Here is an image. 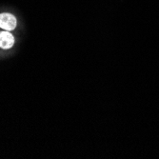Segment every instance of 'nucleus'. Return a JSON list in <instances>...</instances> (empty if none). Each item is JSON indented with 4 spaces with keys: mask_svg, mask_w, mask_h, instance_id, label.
<instances>
[{
    "mask_svg": "<svg viewBox=\"0 0 159 159\" xmlns=\"http://www.w3.org/2000/svg\"><path fill=\"white\" fill-rule=\"evenodd\" d=\"M16 27V18L8 12L0 13V28L6 31H12Z\"/></svg>",
    "mask_w": 159,
    "mask_h": 159,
    "instance_id": "nucleus-1",
    "label": "nucleus"
},
{
    "mask_svg": "<svg viewBox=\"0 0 159 159\" xmlns=\"http://www.w3.org/2000/svg\"><path fill=\"white\" fill-rule=\"evenodd\" d=\"M14 44V37L9 31L0 32V48L1 49H11Z\"/></svg>",
    "mask_w": 159,
    "mask_h": 159,
    "instance_id": "nucleus-2",
    "label": "nucleus"
}]
</instances>
